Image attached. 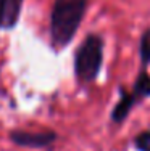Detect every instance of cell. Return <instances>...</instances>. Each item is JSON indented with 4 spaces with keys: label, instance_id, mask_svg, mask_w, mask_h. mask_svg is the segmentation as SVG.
Returning <instances> with one entry per match:
<instances>
[{
    "label": "cell",
    "instance_id": "1",
    "mask_svg": "<svg viewBox=\"0 0 150 151\" xmlns=\"http://www.w3.org/2000/svg\"><path fill=\"white\" fill-rule=\"evenodd\" d=\"M89 0H55L50 15V39L57 50L70 45L84 19Z\"/></svg>",
    "mask_w": 150,
    "mask_h": 151
},
{
    "label": "cell",
    "instance_id": "2",
    "mask_svg": "<svg viewBox=\"0 0 150 151\" xmlns=\"http://www.w3.org/2000/svg\"><path fill=\"white\" fill-rule=\"evenodd\" d=\"M103 63V39L89 34L74 53V76L81 84H91L97 79Z\"/></svg>",
    "mask_w": 150,
    "mask_h": 151
},
{
    "label": "cell",
    "instance_id": "3",
    "mask_svg": "<svg viewBox=\"0 0 150 151\" xmlns=\"http://www.w3.org/2000/svg\"><path fill=\"white\" fill-rule=\"evenodd\" d=\"M10 140L18 146L24 148H47L57 140V134L52 130L44 132H28V130H12Z\"/></svg>",
    "mask_w": 150,
    "mask_h": 151
},
{
    "label": "cell",
    "instance_id": "4",
    "mask_svg": "<svg viewBox=\"0 0 150 151\" xmlns=\"http://www.w3.org/2000/svg\"><path fill=\"white\" fill-rule=\"evenodd\" d=\"M24 0H0V29H13L21 16Z\"/></svg>",
    "mask_w": 150,
    "mask_h": 151
},
{
    "label": "cell",
    "instance_id": "5",
    "mask_svg": "<svg viewBox=\"0 0 150 151\" xmlns=\"http://www.w3.org/2000/svg\"><path fill=\"white\" fill-rule=\"evenodd\" d=\"M136 98L133 93H129L128 90H124L123 87L120 88V100L115 105V108L112 109V121L115 124H121L124 119L128 117V114L131 113V109L136 105Z\"/></svg>",
    "mask_w": 150,
    "mask_h": 151
},
{
    "label": "cell",
    "instance_id": "6",
    "mask_svg": "<svg viewBox=\"0 0 150 151\" xmlns=\"http://www.w3.org/2000/svg\"><path fill=\"white\" fill-rule=\"evenodd\" d=\"M133 95H134V98L137 103L141 101V100L150 96V74L145 69H142L141 73H139L137 79H136Z\"/></svg>",
    "mask_w": 150,
    "mask_h": 151
},
{
    "label": "cell",
    "instance_id": "7",
    "mask_svg": "<svg viewBox=\"0 0 150 151\" xmlns=\"http://www.w3.org/2000/svg\"><path fill=\"white\" fill-rule=\"evenodd\" d=\"M139 56H141L142 68H147L150 64V27L144 31L139 40Z\"/></svg>",
    "mask_w": 150,
    "mask_h": 151
},
{
    "label": "cell",
    "instance_id": "8",
    "mask_svg": "<svg viewBox=\"0 0 150 151\" xmlns=\"http://www.w3.org/2000/svg\"><path fill=\"white\" fill-rule=\"evenodd\" d=\"M134 145L139 151H150V130L141 132L134 138Z\"/></svg>",
    "mask_w": 150,
    "mask_h": 151
}]
</instances>
